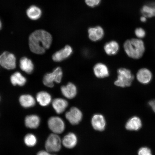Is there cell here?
I'll return each mask as SVG.
<instances>
[{
    "label": "cell",
    "mask_w": 155,
    "mask_h": 155,
    "mask_svg": "<svg viewBox=\"0 0 155 155\" xmlns=\"http://www.w3.org/2000/svg\"><path fill=\"white\" fill-rule=\"evenodd\" d=\"M65 117L71 124L75 125L80 123L82 119L83 115L78 108L73 107L66 113Z\"/></svg>",
    "instance_id": "obj_8"
},
{
    "label": "cell",
    "mask_w": 155,
    "mask_h": 155,
    "mask_svg": "<svg viewBox=\"0 0 155 155\" xmlns=\"http://www.w3.org/2000/svg\"><path fill=\"white\" fill-rule=\"evenodd\" d=\"M118 77L115 82L116 86L123 87L131 86L134 77L129 69L121 68L117 71Z\"/></svg>",
    "instance_id": "obj_3"
},
{
    "label": "cell",
    "mask_w": 155,
    "mask_h": 155,
    "mask_svg": "<svg viewBox=\"0 0 155 155\" xmlns=\"http://www.w3.org/2000/svg\"><path fill=\"white\" fill-rule=\"evenodd\" d=\"M37 155H56L55 154H52L51 153L48 152L47 151L41 150L37 154Z\"/></svg>",
    "instance_id": "obj_31"
},
{
    "label": "cell",
    "mask_w": 155,
    "mask_h": 155,
    "mask_svg": "<svg viewBox=\"0 0 155 155\" xmlns=\"http://www.w3.org/2000/svg\"><path fill=\"white\" fill-rule=\"evenodd\" d=\"M2 27V24L1 20H0V30H1Z\"/></svg>",
    "instance_id": "obj_33"
},
{
    "label": "cell",
    "mask_w": 155,
    "mask_h": 155,
    "mask_svg": "<svg viewBox=\"0 0 155 155\" xmlns=\"http://www.w3.org/2000/svg\"><path fill=\"white\" fill-rule=\"evenodd\" d=\"M137 81L141 84H148L152 81V73L148 69L143 68L137 71Z\"/></svg>",
    "instance_id": "obj_10"
},
{
    "label": "cell",
    "mask_w": 155,
    "mask_h": 155,
    "mask_svg": "<svg viewBox=\"0 0 155 155\" xmlns=\"http://www.w3.org/2000/svg\"><path fill=\"white\" fill-rule=\"evenodd\" d=\"M26 13L29 18L32 20H36L41 17L42 11L39 8L32 5L27 10Z\"/></svg>",
    "instance_id": "obj_23"
},
{
    "label": "cell",
    "mask_w": 155,
    "mask_h": 155,
    "mask_svg": "<svg viewBox=\"0 0 155 155\" xmlns=\"http://www.w3.org/2000/svg\"><path fill=\"white\" fill-rule=\"evenodd\" d=\"M77 137L74 133H70L68 134L63 137L62 140V144L66 148L71 149L74 148L77 144Z\"/></svg>",
    "instance_id": "obj_16"
},
{
    "label": "cell",
    "mask_w": 155,
    "mask_h": 155,
    "mask_svg": "<svg viewBox=\"0 0 155 155\" xmlns=\"http://www.w3.org/2000/svg\"><path fill=\"white\" fill-rule=\"evenodd\" d=\"M10 81L12 84L14 86H24L27 82L26 78L19 72L13 73L11 77Z\"/></svg>",
    "instance_id": "obj_22"
},
{
    "label": "cell",
    "mask_w": 155,
    "mask_h": 155,
    "mask_svg": "<svg viewBox=\"0 0 155 155\" xmlns=\"http://www.w3.org/2000/svg\"><path fill=\"white\" fill-rule=\"evenodd\" d=\"M61 91L63 95L70 99L74 98L77 92L76 86L71 83H69L66 86H62Z\"/></svg>",
    "instance_id": "obj_12"
},
{
    "label": "cell",
    "mask_w": 155,
    "mask_h": 155,
    "mask_svg": "<svg viewBox=\"0 0 155 155\" xmlns=\"http://www.w3.org/2000/svg\"><path fill=\"white\" fill-rule=\"evenodd\" d=\"M95 75L98 78H104L108 76L109 71L107 67L102 63L97 64L94 68Z\"/></svg>",
    "instance_id": "obj_14"
},
{
    "label": "cell",
    "mask_w": 155,
    "mask_h": 155,
    "mask_svg": "<svg viewBox=\"0 0 155 155\" xmlns=\"http://www.w3.org/2000/svg\"><path fill=\"white\" fill-rule=\"evenodd\" d=\"M37 101L41 106L45 107L49 105L51 101L50 94L45 91L38 92L36 96Z\"/></svg>",
    "instance_id": "obj_20"
},
{
    "label": "cell",
    "mask_w": 155,
    "mask_h": 155,
    "mask_svg": "<svg viewBox=\"0 0 155 155\" xmlns=\"http://www.w3.org/2000/svg\"><path fill=\"white\" fill-rule=\"evenodd\" d=\"M62 141L57 134H50L46 140L45 148L46 151L50 153L58 152L61 150Z\"/></svg>",
    "instance_id": "obj_5"
},
{
    "label": "cell",
    "mask_w": 155,
    "mask_h": 155,
    "mask_svg": "<svg viewBox=\"0 0 155 155\" xmlns=\"http://www.w3.org/2000/svg\"><path fill=\"white\" fill-rule=\"evenodd\" d=\"M63 71L60 67H57L51 73L46 74L44 75L43 82L45 86L52 88L54 86V83H60L63 77Z\"/></svg>",
    "instance_id": "obj_4"
},
{
    "label": "cell",
    "mask_w": 155,
    "mask_h": 155,
    "mask_svg": "<svg viewBox=\"0 0 155 155\" xmlns=\"http://www.w3.org/2000/svg\"><path fill=\"white\" fill-rule=\"evenodd\" d=\"M73 53V49L71 46L66 45L62 49L54 53L52 57L54 61L61 62L67 59Z\"/></svg>",
    "instance_id": "obj_9"
},
{
    "label": "cell",
    "mask_w": 155,
    "mask_h": 155,
    "mask_svg": "<svg viewBox=\"0 0 155 155\" xmlns=\"http://www.w3.org/2000/svg\"><path fill=\"white\" fill-rule=\"evenodd\" d=\"M124 47L127 55L134 59H139L142 57L145 50L144 42L136 38L126 41Z\"/></svg>",
    "instance_id": "obj_2"
},
{
    "label": "cell",
    "mask_w": 155,
    "mask_h": 155,
    "mask_svg": "<svg viewBox=\"0 0 155 155\" xmlns=\"http://www.w3.org/2000/svg\"><path fill=\"white\" fill-rule=\"evenodd\" d=\"M101 0H85L86 4L91 7H94L98 5Z\"/></svg>",
    "instance_id": "obj_29"
},
{
    "label": "cell",
    "mask_w": 155,
    "mask_h": 155,
    "mask_svg": "<svg viewBox=\"0 0 155 155\" xmlns=\"http://www.w3.org/2000/svg\"><path fill=\"white\" fill-rule=\"evenodd\" d=\"M143 16L146 18L155 16V3H151L143 6L141 10Z\"/></svg>",
    "instance_id": "obj_24"
},
{
    "label": "cell",
    "mask_w": 155,
    "mask_h": 155,
    "mask_svg": "<svg viewBox=\"0 0 155 155\" xmlns=\"http://www.w3.org/2000/svg\"><path fill=\"white\" fill-rule=\"evenodd\" d=\"M138 155H152V151L148 147H143L139 149Z\"/></svg>",
    "instance_id": "obj_27"
},
{
    "label": "cell",
    "mask_w": 155,
    "mask_h": 155,
    "mask_svg": "<svg viewBox=\"0 0 155 155\" xmlns=\"http://www.w3.org/2000/svg\"><path fill=\"white\" fill-rule=\"evenodd\" d=\"M25 125L28 128L35 129L40 124V118L36 115H28L25 118Z\"/></svg>",
    "instance_id": "obj_18"
},
{
    "label": "cell",
    "mask_w": 155,
    "mask_h": 155,
    "mask_svg": "<svg viewBox=\"0 0 155 155\" xmlns=\"http://www.w3.org/2000/svg\"><path fill=\"white\" fill-rule=\"evenodd\" d=\"M92 125L94 128L97 131H103L106 127V122L104 116L101 114H97L93 116Z\"/></svg>",
    "instance_id": "obj_11"
},
{
    "label": "cell",
    "mask_w": 155,
    "mask_h": 155,
    "mask_svg": "<svg viewBox=\"0 0 155 155\" xmlns=\"http://www.w3.org/2000/svg\"><path fill=\"white\" fill-rule=\"evenodd\" d=\"M52 42L51 35L42 30L35 31L29 38V45L31 51L38 54H42L48 49Z\"/></svg>",
    "instance_id": "obj_1"
},
{
    "label": "cell",
    "mask_w": 155,
    "mask_h": 155,
    "mask_svg": "<svg viewBox=\"0 0 155 155\" xmlns=\"http://www.w3.org/2000/svg\"><path fill=\"white\" fill-rule=\"evenodd\" d=\"M88 32L89 38L93 41L101 40L104 34L103 29L99 26L90 28L88 29Z\"/></svg>",
    "instance_id": "obj_13"
},
{
    "label": "cell",
    "mask_w": 155,
    "mask_h": 155,
    "mask_svg": "<svg viewBox=\"0 0 155 155\" xmlns=\"http://www.w3.org/2000/svg\"><path fill=\"white\" fill-rule=\"evenodd\" d=\"M140 20L141 21V22H146L147 21V18L146 17H145L143 16L142 17H141L140 18Z\"/></svg>",
    "instance_id": "obj_32"
},
{
    "label": "cell",
    "mask_w": 155,
    "mask_h": 155,
    "mask_svg": "<svg viewBox=\"0 0 155 155\" xmlns=\"http://www.w3.org/2000/svg\"><path fill=\"white\" fill-rule=\"evenodd\" d=\"M16 58L12 53L5 52L0 55V64L4 68L12 70L16 66Z\"/></svg>",
    "instance_id": "obj_7"
},
{
    "label": "cell",
    "mask_w": 155,
    "mask_h": 155,
    "mask_svg": "<svg viewBox=\"0 0 155 155\" xmlns=\"http://www.w3.org/2000/svg\"><path fill=\"white\" fill-rule=\"evenodd\" d=\"M68 105V102L65 99L61 98H57L53 100L52 106L56 112L61 114L65 111Z\"/></svg>",
    "instance_id": "obj_15"
},
{
    "label": "cell",
    "mask_w": 155,
    "mask_h": 155,
    "mask_svg": "<svg viewBox=\"0 0 155 155\" xmlns=\"http://www.w3.org/2000/svg\"><path fill=\"white\" fill-rule=\"evenodd\" d=\"M0 100H1V97H0Z\"/></svg>",
    "instance_id": "obj_34"
},
{
    "label": "cell",
    "mask_w": 155,
    "mask_h": 155,
    "mask_svg": "<svg viewBox=\"0 0 155 155\" xmlns=\"http://www.w3.org/2000/svg\"><path fill=\"white\" fill-rule=\"evenodd\" d=\"M24 141L25 144L29 147L35 146L37 142L36 137L32 134H28L25 136Z\"/></svg>",
    "instance_id": "obj_26"
},
{
    "label": "cell",
    "mask_w": 155,
    "mask_h": 155,
    "mask_svg": "<svg viewBox=\"0 0 155 155\" xmlns=\"http://www.w3.org/2000/svg\"><path fill=\"white\" fill-rule=\"evenodd\" d=\"M48 126L53 133L57 134L62 133L65 129L64 122L62 119L58 116H53L49 118Z\"/></svg>",
    "instance_id": "obj_6"
},
{
    "label": "cell",
    "mask_w": 155,
    "mask_h": 155,
    "mask_svg": "<svg viewBox=\"0 0 155 155\" xmlns=\"http://www.w3.org/2000/svg\"><path fill=\"white\" fill-rule=\"evenodd\" d=\"M19 102L23 107L28 108L32 107L36 104L34 97L30 94H24L19 98Z\"/></svg>",
    "instance_id": "obj_21"
},
{
    "label": "cell",
    "mask_w": 155,
    "mask_h": 155,
    "mask_svg": "<svg viewBox=\"0 0 155 155\" xmlns=\"http://www.w3.org/2000/svg\"><path fill=\"white\" fill-rule=\"evenodd\" d=\"M20 68L25 72L30 74L34 71V65L31 60L27 57H23L19 61Z\"/></svg>",
    "instance_id": "obj_19"
},
{
    "label": "cell",
    "mask_w": 155,
    "mask_h": 155,
    "mask_svg": "<svg viewBox=\"0 0 155 155\" xmlns=\"http://www.w3.org/2000/svg\"><path fill=\"white\" fill-rule=\"evenodd\" d=\"M104 48V51L107 55H113L117 53L119 49V46L117 42L112 41L107 43Z\"/></svg>",
    "instance_id": "obj_25"
},
{
    "label": "cell",
    "mask_w": 155,
    "mask_h": 155,
    "mask_svg": "<svg viewBox=\"0 0 155 155\" xmlns=\"http://www.w3.org/2000/svg\"><path fill=\"white\" fill-rule=\"evenodd\" d=\"M142 127L141 119L137 116H134L129 120L126 123V128L127 130L137 131Z\"/></svg>",
    "instance_id": "obj_17"
},
{
    "label": "cell",
    "mask_w": 155,
    "mask_h": 155,
    "mask_svg": "<svg viewBox=\"0 0 155 155\" xmlns=\"http://www.w3.org/2000/svg\"><path fill=\"white\" fill-rule=\"evenodd\" d=\"M136 35L139 38H144L145 36V32L144 29L141 28H138L135 30Z\"/></svg>",
    "instance_id": "obj_28"
},
{
    "label": "cell",
    "mask_w": 155,
    "mask_h": 155,
    "mask_svg": "<svg viewBox=\"0 0 155 155\" xmlns=\"http://www.w3.org/2000/svg\"><path fill=\"white\" fill-rule=\"evenodd\" d=\"M149 105L152 108L153 111L155 113V100L150 101L148 102Z\"/></svg>",
    "instance_id": "obj_30"
}]
</instances>
